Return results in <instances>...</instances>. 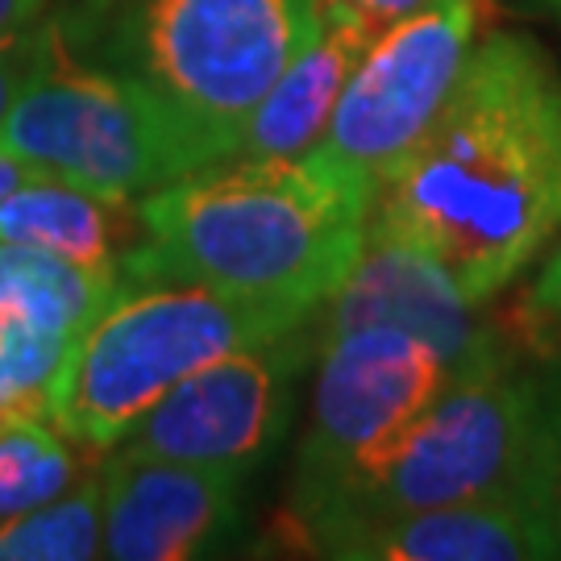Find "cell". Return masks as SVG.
<instances>
[{
    "mask_svg": "<svg viewBox=\"0 0 561 561\" xmlns=\"http://www.w3.org/2000/svg\"><path fill=\"white\" fill-rule=\"evenodd\" d=\"M370 221L470 304L520 279L561 229V71L528 34H486L445 108L379 183Z\"/></svg>",
    "mask_w": 561,
    "mask_h": 561,
    "instance_id": "6da1fadb",
    "label": "cell"
},
{
    "mask_svg": "<svg viewBox=\"0 0 561 561\" xmlns=\"http://www.w3.org/2000/svg\"><path fill=\"white\" fill-rule=\"evenodd\" d=\"M375 192L324 150L217 162L141 196L117 283H196L321 312L358 262Z\"/></svg>",
    "mask_w": 561,
    "mask_h": 561,
    "instance_id": "7a4b0ae2",
    "label": "cell"
},
{
    "mask_svg": "<svg viewBox=\"0 0 561 561\" xmlns=\"http://www.w3.org/2000/svg\"><path fill=\"white\" fill-rule=\"evenodd\" d=\"M317 0H62V55L150 88L233 154L241 125L312 30Z\"/></svg>",
    "mask_w": 561,
    "mask_h": 561,
    "instance_id": "3957f363",
    "label": "cell"
},
{
    "mask_svg": "<svg viewBox=\"0 0 561 561\" xmlns=\"http://www.w3.org/2000/svg\"><path fill=\"white\" fill-rule=\"evenodd\" d=\"M308 321L317 312L196 283H117L113 300L62 358L50 387V421L67 442L108 454L201 366Z\"/></svg>",
    "mask_w": 561,
    "mask_h": 561,
    "instance_id": "277c9868",
    "label": "cell"
},
{
    "mask_svg": "<svg viewBox=\"0 0 561 561\" xmlns=\"http://www.w3.org/2000/svg\"><path fill=\"white\" fill-rule=\"evenodd\" d=\"M549 370H520L516 354H507L491 366L454 375L375 482L312 524L474 500H524L549 516ZM312 524H304L296 541Z\"/></svg>",
    "mask_w": 561,
    "mask_h": 561,
    "instance_id": "5b68a950",
    "label": "cell"
},
{
    "mask_svg": "<svg viewBox=\"0 0 561 561\" xmlns=\"http://www.w3.org/2000/svg\"><path fill=\"white\" fill-rule=\"evenodd\" d=\"M0 150L34 175L113 201H138L221 162V150L150 88L62 55L55 34L0 121Z\"/></svg>",
    "mask_w": 561,
    "mask_h": 561,
    "instance_id": "8992f818",
    "label": "cell"
},
{
    "mask_svg": "<svg viewBox=\"0 0 561 561\" xmlns=\"http://www.w3.org/2000/svg\"><path fill=\"white\" fill-rule=\"evenodd\" d=\"M454 379L449 362L391 324L317 341L312 424L300 445L287 520L304 524L362 495Z\"/></svg>",
    "mask_w": 561,
    "mask_h": 561,
    "instance_id": "52a82bcc",
    "label": "cell"
},
{
    "mask_svg": "<svg viewBox=\"0 0 561 561\" xmlns=\"http://www.w3.org/2000/svg\"><path fill=\"white\" fill-rule=\"evenodd\" d=\"M479 21L482 0H428L391 21L350 76L317 150L379 192L445 108Z\"/></svg>",
    "mask_w": 561,
    "mask_h": 561,
    "instance_id": "ba28073f",
    "label": "cell"
},
{
    "mask_svg": "<svg viewBox=\"0 0 561 561\" xmlns=\"http://www.w3.org/2000/svg\"><path fill=\"white\" fill-rule=\"evenodd\" d=\"M304 329L238 345L201 366L134 424L121 449L245 479L279 449L291 424L296 379L317 350Z\"/></svg>",
    "mask_w": 561,
    "mask_h": 561,
    "instance_id": "9c48e42d",
    "label": "cell"
},
{
    "mask_svg": "<svg viewBox=\"0 0 561 561\" xmlns=\"http://www.w3.org/2000/svg\"><path fill=\"white\" fill-rule=\"evenodd\" d=\"M321 312L317 341L370 324H391L428 341L454 375L516 354V345L503 337L491 317H482L479 304L461 296L437 262L375 221L366 225L358 262L324 300Z\"/></svg>",
    "mask_w": 561,
    "mask_h": 561,
    "instance_id": "30bf717a",
    "label": "cell"
},
{
    "mask_svg": "<svg viewBox=\"0 0 561 561\" xmlns=\"http://www.w3.org/2000/svg\"><path fill=\"white\" fill-rule=\"evenodd\" d=\"M238 474L108 449L101 470L104 553L113 561H196L241 533Z\"/></svg>",
    "mask_w": 561,
    "mask_h": 561,
    "instance_id": "8fae6325",
    "label": "cell"
},
{
    "mask_svg": "<svg viewBox=\"0 0 561 561\" xmlns=\"http://www.w3.org/2000/svg\"><path fill=\"white\" fill-rule=\"evenodd\" d=\"M300 545L345 561H533L561 558L553 520L524 500H474L396 512L333 516L312 524Z\"/></svg>",
    "mask_w": 561,
    "mask_h": 561,
    "instance_id": "7c38bea8",
    "label": "cell"
},
{
    "mask_svg": "<svg viewBox=\"0 0 561 561\" xmlns=\"http://www.w3.org/2000/svg\"><path fill=\"white\" fill-rule=\"evenodd\" d=\"M379 34L382 30H375L345 0H317L308 38L296 50V59L283 67L275 88L250 113V121L241 125L238 146L229 159L266 162L317 150L345 83L358 71L362 55L370 50V42Z\"/></svg>",
    "mask_w": 561,
    "mask_h": 561,
    "instance_id": "4fadbf2b",
    "label": "cell"
},
{
    "mask_svg": "<svg viewBox=\"0 0 561 561\" xmlns=\"http://www.w3.org/2000/svg\"><path fill=\"white\" fill-rule=\"evenodd\" d=\"M134 225H141V217L129 208V201L96 196L50 175H30L18 192L0 201V241L50 250L59 259L108 275H117Z\"/></svg>",
    "mask_w": 561,
    "mask_h": 561,
    "instance_id": "5bb4252c",
    "label": "cell"
},
{
    "mask_svg": "<svg viewBox=\"0 0 561 561\" xmlns=\"http://www.w3.org/2000/svg\"><path fill=\"white\" fill-rule=\"evenodd\" d=\"M117 291V275L88 271L50 250L0 241V308L38 324L67 345L104 312Z\"/></svg>",
    "mask_w": 561,
    "mask_h": 561,
    "instance_id": "9a60e30c",
    "label": "cell"
},
{
    "mask_svg": "<svg viewBox=\"0 0 561 561\" xmlns=\"http://www.w3.org/2000/svg\"><path fill=\"white\" fill-rule=\"evenodd\" d=\"M104 553L101 474L0 520V561H88Z\"/></svg>",
    "mask_w": 561,
    "mask_h": 561,
    "instance_id": "2e32d148",
    "label": "cell"
},
{
    "mask_svg": "<svg viewBox=\"0 0 561 561\" xmlns=\"http://www.w3.org/2000/svg\"><path fill=\"white\" fill-rule=\"evenodd\" d=\"M76 486V454L42 416H0V520Z\"/></svg>",
    "mask_w": 561,
    "mask_h": 561,
    "instance_id": "e0dca14e",
    "label": "cell"
},
{
    "mask_svg": "<svg viewBox=\"0 0 561 561\" xmlns=\"http://www.w3.org/2000/svg\"><path fill=\"white\" fill-rule=\"evenodd\" d=\"M46 42H50L46 21H34V25L13 30V34H0V121L9 113V104L18 101L25 80L42 67Z\"/></svg>",
    "mask_w": 561,
    "mask_h": 561,
    "instance_id": "ac0fdd59",
    "label": "cell"
},
{
    "mask_svg": "<svg viewBox=\"0 0 561 561\" xmlns=\"http://www.w3.org/2000/svg\"><path fill=\"white\" fill-rule=\"evenodd\" d=\"M520 321L528 329V341H541L545 333H561V245L549 254L537 283L528 287Z\"/></svg>",
    "mask_w": 561,
    "mask_h": 561,
    "instance_id": "d6986e66",
    "label": "cell"
},
{
    "mask_svg": "<svg viewBox=\"0 0 561 561\" xmlns=\"http://www.w3.org/2000/svg\"><path fill=\"white\" fill-rule=\"evenodd\" d=\"M549 391H553V454H549V520L558 528L561 541V366L549 370Z\"/></svg>",
    "mask_w": 561,
    "mask_h": 561,
    "instance_id": "ffe728a7",
    "label": "cell"
},
{
    "mask_svg": "<svg viewBox=\"0 0 561 561\" xmlns=\"http://www.w3.org/2000/svg\"><path fill=\"white\" fill-rule=\"evenodd\" d=\"M350 9H358L362 18L370 21L375 30H387L391 21L408 18V13H416L421 4H428V0H345Z\"/></svg>",
    "mask_w": 561,
    "mask_h": 561,
    "instance_id": "44dd1931",
    "label": "cell"
},
{
    "mask_svg": "<svg viewBox=\"0 0 561 561\" xmlns=\"http://www.w3.org/2000/svg\"><path fill=\"white\" fill-rule=\"evenodd\" d=\"M46 4L50 0H0V34H13V30L34 25Z\"/></svg>",
    "mask_w": 561,
    "mask_h": 561,
    "instance_id": "7402d4cb",
    "label": "cell"
},
{
    "mask_svg": "<svg viewBox=\"0 0 561 561\" xmlns=\"http://www.w3.org/2000/svg\"><path fill=\"white\" fill-rule=\"evenodd\" d=\"M30 175H34V171H30V167H25V162H21V159H13V154H9V150H0V201H4V196H9V192H18L21 183L30 180Z\"/></svg>",
    "mask_w": 561,
    "mask_h": 561,
    "instance_id": "603a6c76",
    "label": "cell"
},
{
    "mask_svg": "<svg viewBox=\"0 0 561 561\" xmlns=\"http://www.w3.org/2000/svg\"><path fill=\"white\" fill-rule=\"evenodd\" d=\"M549 9H553V18L561 21V0H549Z\"/></svg>",
    "mask_w": 561,
    "mask_h": 561,
    "instance_id": "cb8c5ba5",
    "label": "cell"
}]
</instances>
